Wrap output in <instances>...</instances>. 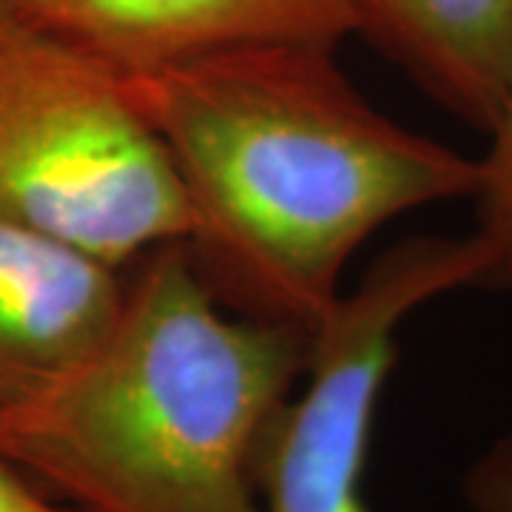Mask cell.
Masks as SVG:
<instances>
[{"instance_id":"obj_1","label":"cell","mask_w":512,"mask_h":512,"mask_svg":"<svg viewBox=\"0 0 512 512\" xmlns=\"http://www.w3.org/2000/svg\"><path fill=\"white\" fill-rule=\"evenodd\" d=\"M325 46L126 74L185 202V251L228 311L316 336L387 222L473 197L478 165L399 126Z\"/></svg>"},{"instance_id":"obj_8","label":"cell","mask_w":512,"mask_h":512,"mask_svg":"<svg viewBox=\"0 0 512 512\" xmlns=\"http://www.w3.org/2000/svg\"><path fill=\"white\" fill-rule=\"evenodd\" d=\"M490 148L476 160V231L484 254V288H512V86L493 126Z\"/></svg>"},{"instance_id":"obj_4","label":"cell","mask_w":512,"mask_h":512,"mask_svg":"<svg viewBox=\"0 0 512 512\" xmlns=\"http://www.w3.org/2000/svg\"><path fill=\"white\" fill-rule=\"evenodd\" d=\"M481 285L484 254L473 237H410L370 262L316 330L302 393L259 441V510L367 512L362 481L402 322L441 293Z\"/></svg>"},{"instance_id":"obj_5","label":"cell","mask_w":512,"mask_h":512,"mask_svg":"<svg viewBox=\"0 0 512 512\" xmlns=\"http://www.w3.org/2000/svg\"><path fill=\"white\" fill-rule=\"evenodd\" d=\"M23 18L143 74L259 46L336 49L356 35L353 0H6Z\"/></svg>"},{"instance_id":"obj_9","label":"cell","mask_w":512,"mask_h":512,"mask_svg":"<svg viewBox=\"0 0 512 512\" xmlns=\"http://www.w3.org/2000/svg\"><path fill=\"white\" fill-rule=\"evenodd\" d=\"M461 495L470 512H512V427L467 467Z\"/></svg>"},{"instance_id":"obj_3","label":"cell","mask_w":512,"mask_h":512,"mask_svg":"<svg viewBox=\"0 0 512 512\" xmlns=\"http://www.w3.org/2000/svg\"><path fill=\"white\" fill-rule=\"evenodd\" d=\"M0 217L111 268L188 217L160 137L128 77L0 0Z\"/></svg>"},{"instance_id":"obj_6","label":"cell","mask_w":512,"mask_h":512,"mask_svg":"<svg viewBox=\"0 0 512 512\" xmlns=\"http://www.w3.org/2000/svg\"><path fill=\"white\" fill-rule=\"evenodd\" d=\"M123 288L126 268L0 217V413L92 350Z\"/></svg>"},{"instance_id":"obj_10","label":"cell","mask_w":512,"mask_h":512,"mask_svg":"<svg viewBox=\"0 0 512 512\" xmlns=\"http://www.w3.org/2000/svg\"><path fill=\"white\" fill-rule=\"evenodd\" d=\"M0 512H80L43 493L35 481L12 467L6 458H0Z\"/></svg>"},{"instance_id":"obj_7","label":"cell","mask_w":512,"mask_h":512,"mask_svg":"<svg viewBox=\"0 0 512 512\" xmlns=\"http://www.w3.org/2000/svg\"><path fill=\"white\" fill-rule=\"evenodd\" d=\"M356 35L487 134L512 86V0H353Z\"/></svg>"},{"instance_id":"obj_2","label":"cell","mask_w":512,"mask_h":512,"mask_svg":"<svg viewBox=\"0 0 512 512\" xmlns=\"http://www.w3.org/2000/svg\"><path fill=\"white\" fill-rule=\"evenodd\" d=\"M311 348L222 308L165 242L128 265L92 350L0 413V458L80 512H262L256 450Z\"/></svg>"}]
</instances>
